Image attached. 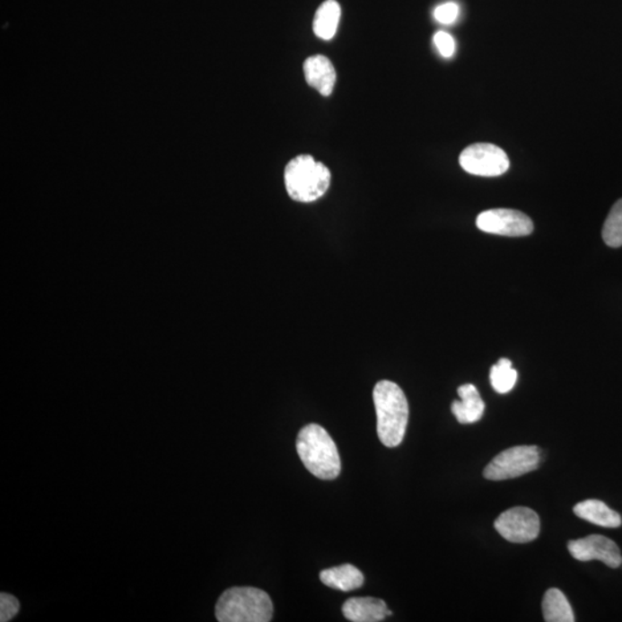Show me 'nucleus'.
Segmentation results:
<instances>
[{"label": "nucleus", "instance_id": "obj_4", "mask_svg": "<svg viewBox=\"0 0 622 622\" xmlns=\"http://www.w3.org/2000/svg\"><path fill=\"white\" fill-rule=\"evenodd\" d=\"M285 186L292 200L311 203L324 197L331 185L330 170L311 154H300L286 165Z\"/></svg>", "mask_w": 622, "mask_h": 622}, {"label": "nucleus", "instance_id": "obj_16", "mask_svg": "<svg viewBox=\"0 0 622 622\" xmlns=\"http://www.w3.org/2000/svg\"><path fill=\"white\" fill-rule=\"evenodd\" d=\"M544 620L547 622H574V613L564 592L548 589L542 601Z\"/></svg>", "mask_w": 622, "mask_h": 622}, {"label": "nucleus", "instance_id": "obj_9", "mask_svg": "<svg viewBox=\"0 0 622 622\" xmlns=\"http://www.w3.org/2000/svg\"><path fill=\"white\" fill-rule=\"evenodd\" d=\"M568 551L573 558L579 561L600 560L609 568L622 565L620 548L612 539L601 535H589L587 538L568 542Z\"/></svg>", "mask_w": 622, "mask_h": 622}, {"label": "nucleus", "instance_id": "obj_11", "mask_svg": "<svg viewBox=\"0 0 622 622\" xmlns=\"http://www.w3.org/2000/svg\"><path fill=\"white\" fill-rule=\"evenodd\" d=\"M346 619L353 622H380L392 616L384 600L373 597H357L346 601L343 607Z\"/></svg>", "mask_w": 622, "mask_h": 622}, {"label": "nucleus", "instance_id": "obj_5", "mask_svg": "<svg viewBox=\"0 0 622 622\" xmlns=\"http://www.w3.org/2000/svg\"><path fill=\"white\" fill-rule=\"evenodd\" d=\"M540 451L538 446L521 445L503 451L486 467L484 477L489 481L523 477L539 469Z\"/></svg>", "mask_w": 622, "mask_h": 622}, {"label": "nucleus", "instance_id": "obj_10", "mask_svg": "<svg viewBox=\"0 0 622 622\" xmlns=\"http://www.w3.org/2000/svg\"><path fill=\"white\" fill-rule=\"evenodd\" d=\"M304 76L311 87L323 96H330L335 88L337 73L331 60L317 55L309 57L303 64Z\"/></svg>", "mask_w": 622, "mask_h": 622}, {"label": "nucleus", "instance_id": "obj_7", "mask_svg": "<svg viewBox=\"0 0 622 622\" xmlns=\"http://www.w3.org/2000/svg\"><path fill=\"white\" fill-rule=\"evenodd\" d=\"M495 530L508 542L530 543L539 538V516L530 507H512L498 516L495 521Z\"/></svg>", "mask_w": 622, "mask_h": 622}, {"label": "nucleus", "instance_id": "obj_19", "mask_svg": "<svg viewBox=\"0 0 622 622\" xmlns=\"http://www.w3.org/2000/svg\"><path fill=\"white\" fill-rule=\"evenodd\" d=\"M460 15V7L457 3L447 2L434 8V18L442 24H452Z\"/></svg>", "mask_w": 622, "mask_h": 622}, {"label": "nucleus", "instance_id": "obj_13", "mask_svg": "<svg viewBox=\"0 0 622 622\" xmlns=\"http://www.w3.org/2000/svg\"><path fill=\"white\" fill-rule=\"evenodd\" d=\"M573 511L580 519L596 526L618 528L622 524L621 516L599 499H588L576 504Z\"/></svg>", "mask_w": 622, "mask_h": 622}, {"label": "nucleus", "instance_id": "obj_20", "mask_svg": "<svg viewBox=\"0 0 622 622\" xmlns=\"http://www.w3.org/2000/svg\"><path fill=\"white\" fill-rule=\"evenodd\" d=\"M20 603L18 599L7 592L0 593V621L7 622L18 615Z\"/></svg>", "mask_w": 622, "mask_h": 622}, {"label": "nucleus", "instance_id": "obj_15", "mask_svg": "<svg viewBox=\"0 0 622 622\" xmlns=\"http://www.w3.org/2000/svg\"><path fill=\"white\" fill-rule=\"evenodd\" d=\"M341 8L336 0H327L316 11L314 32L317 38L330 40L335 38L340 22Z\"/></svg>", "mask_w": 622, "mask_h": 622}, {"label": "nucleus", "instance_id": "obj_3", "mask_svg": "<svg viewBox=\"0 0 622 622\" xmlns=\"http://www.w3.org/2000/svg\"><path fill=\"white\" fill-rule=\"evenodd\" d=\"M272 616L274 604L270 596L258 588L227 589L215 604L219 622H269Z\"/></svg>", "mask_w": 622, "mask_h": 622}, {"label": "nucleus", "instance_id": "obj_14", "mask_svg": "<svg viewBox=\"0 0 622 622\" xmlns=\"http://www.w3.org/2000/svg\"><path fill=\"white\" fill-rule=\"evenodd\" d=\"M320 581L329 588L340 591H356L364 585V576L353 565L345 564L338 567L324 569L320 574Z\"/></svg>", "mask_w": 622, "mask_h": 622}, {"label": "nucleus", "instance_id": "obj_18", "mask_svg": "<svg viewBox=\"0 0 622 622\" xmlns=\"http://www.w3.org/2000/svg\"><path fill=\"white\" fill-rule=\"evenodd\" d=\"M603 240L609 247L622 246V198L612 206L603 227Z\"/></svg>", "mask_w": 622, "mask_h": 622}, {"label": "nucleus", "instance_id": "obj_1", "mask_svg": "<svg viewBox=\"0 0 622 622\" xmlns=\"http://www.w3.org/2000/svg\"><path fill=\"white\" fill-rule=\"evenodd\" d=\"M372 396L377 415V434L381 444L391 449L399 446L408 425L407 398L399 385L391 381H378Z\"/></svg>", "mask_w": 622, "mask_h": 622}, {"label": "nucleus", "instance_id": "obj_8", "mask_svg": "<svg viewBox=\"0 0 622 622\" xmlns=\"http://www.w3.org/2000/svg\"><path fill=\"white\" fill-rule=\"evenodd\" d=\"M479 230L504 237H526L534 231V223L521 211L491 209L479 214L477 219Z\"/></svg>", "mask_w": 622, "mask_h": 622}, {"label": "nucleus", "instance_id": "obj_12", "mask_svg": "<svg viewBox=\"0 0 622 622\" xmlns=\"http://www.w3.org/2000/svg\"><path fill=\"white\" fill-rule=\"evenodd\" d=\"M458 394L461 400L453 401L451 407L458 422L461 425H471L481 420L486 410V404L479 396L477 389L473 384L461 385L458 389Z\"/></svg>", "mask_w": 622, "mask_h": 622}, {"label": "nucleus", "instance_id": "obj_17", "mask_svg": "<svg viewBox=\"0 0 622 622\" xmlns=\"http://www.w3.org/2000/svg\"><path fill=\"white\" fill-rule=\"evenodd\" d=\"M518 372L513 369L512 362L508 359H500L497 364L491 368L490 381L495 392L506 394L513 390Z\"/></svg>", "mask_w": 622, "mask_h": 622}, {"label": "nucleus", "instance_id": "obj_2", "mask_svg": "<svg viewBox=\"0 0 622 622\" xmlns=\"http://www.w3.org/2000/svg\"><path fill=\"white\" fill-rule=\"evenodd\" d=\"M296 451L301 461L314 477L335 479L339 477L341 462L338 449L328 431L319 425H308L300 430Z\"/></svg>", "mask_w": 622, "mask_h": 622}, {"label": "nucleus", "instance_id": "obj_6", "mask_svg": "<svg viewBox=\"0 0 622 622\" xmlns=\"http://www.w3.org/2000/svg\"><path fill=\"white\" fill-rule=\"evenodd\" d=\"M459 162L466 172L479 177H499L510 169L507 153L491 144L469 145L463 150Z\"/></svg>", "mask_w": 622, "mask_h": 622}, {"label": "nucleus", "instance_id": "obj_21", "mask_svg": "<svg viewBox=\"0 0 622 622\" xmlns=\"http://www.w3.org/2000/svg\"><path fill=\"white\" fill-rule=\"evenodd\" d=\"M434 46L438 48L439 54L444 58H451L455 52V40L452 35L446 31H438L434 36Z\"/></svg>", "mask_w": 622, "mask_h": 622}]
</instances>
